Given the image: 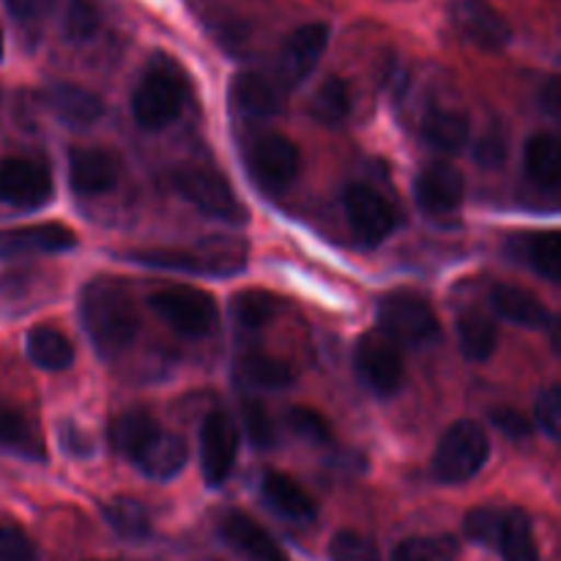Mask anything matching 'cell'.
<instances>
[{
  "label": "cell",
  "instance_id": "obj_1",
  "mask_svg": "<svg viewBox=\"0 0 561 561\" xmlns=\"http://www.w3.org/2000/svg\"><path fill=\"white\" fill-rule=\"evenodd\" d=\"M80 316L93 348L107 359L124 354L140 327L135 299L115 277H96L82 288Z\"/></svg>",
  "mask_w": 561,
  "mask_h": 561
},
{
  "label": "cell",
  "instance_id": "obj_2",
  "mask_svg": "<svg viewBox=\"0 0 561 561\" xmlns=\"http://www.w3.org/2000/svg\"><path fill=\"white\" fill-rule=\"evenodd\" d=\"M186 102V75L173 58L157 55L142 75L131 99L135 121L148 131H159L173 124Z\"/></svg>",
  "mask_w": 561,
  "mask_h": 561
},
{
  "label": "cell",
  "instance_id": "obj_3",
  "mask_svg": "<svg viewBox=\"0 0 561 561\" xmlns=\"http://www.w3.org/2000/svg\"><path fill=\"white\" fill-rule=\"evenodd\" d=\"M491 458V438L477 422L460 420L449 427L433 455V477L444 485L474 480Z\"/></svg>",
  "mask_w": 561,
  "mask_h": 561
},
{
  "label": "cell",
  "instance_id": "obj_4",
  "mask_svg": "<svg viewBox=\"0 0 561 561\" xmlns=\"http://www.w3.org/2000/svg\"><path fill=\"white\" fill-rule=\"evenodd\" d=\"M175 192L192 206L201 208L206 217L219 219L225 225H244L247 222V208L244 203L236 197L233 186L219 175L217 170L206 168H179L170 175Z\"/></svg>",
  "mask_w": 561,
  "mask_h": 561
},
{
  "label": "cell",
  "instance_id": "obj_5",
  "mask_svg": "<svg viewBox=\"0 0 561 561\" xmlns=\"http://www.w3.org/2000/svg\"><path fill=\"white\" fill-rule=\"evenodd\" d=\"M378 323L387 337L403 345H427L438 337L433 307L414 290H392L378 305Z\"/></svg>",
  "mask_w": 561,
  "mask_h": 561
},
{
  "label": "cell",
  "instance_id": "obj_6",
  "mask_svg": "<svg viewBox=\"0 0 561 561\" xmlns=\"http://www.w3.org/2000/svg\"><path fill=\"white\" fill-rule=\"evenodd\" d=\"M151 310L186 337H203L214 332L219 321V307L211 294L190 285H173V288L157 290L151 296Z\"/></svg>",
  "mask_w": 561,
  "mask_h": 561
},
{
  "label": "cell",
  "instance_id": "obj_7",
  "mask_svg": "<svg viewBox=\"0 0 561 561\" xmlns=\"http://www.w3.org/2000/svg\"><path fill=\"white\" fill-rule=\"evenodd\" d=\"M129 261L190 274H233L244 268V250L236 244H203L201 250H137Z\"/></svg>",
  "mask_w": 561,
  "mask_h": 561
},
{
  "label": "cell",
  "instance_id": "obj_8",
  "mask_svg": "<svg viewBox=\"0 0 561 561\" xmlns=\"http://www.w3.org/2000/svg\"><path fill=\"white\" fill-rule=\"evenodd\" d=\"M356 373L378 398H392L405 381V362L400 345L383 332H370L356 345Z\"/></svg>",
  "mask_w": 561,
  "mask_h": 561
},
{
  "label": "cell",
  "instance_id": "obj_9",
  "mask_svg": "<svg viewBox=\"0 0 561 561\" xmlns=\"http://www.w3.org/2000/svg\"><path fill=\"white\" fill-rule=\"evenodd\" d=\"M247 164H250L252 179L261 184V190L279 195L299 175V148L290 137L268 131L252 142L250 151H247Z\"/></svg>",
  "mask_w": 561,
  "mask_h": 561
},
{
  "label": "cell",
  "instance_id": "obj_10",
  "mask_svg": "<svg viewBox=\"0 0 561 561\" xmlns=\"http://www.w3.org/2000/svg\"><path fill=\"white\" fill-rule=\"evenodd\" d=\"M343 206L351 230L367 247L383 244L398 225V211L392 203L365 184H351L343 195Z\"/></svg>",
  "mask_w": 561,
  "mask_h": 561
},
{
  "label": "cell",
  "instance_id": "obj_11",
  "mask_svg": "<svg viewBox=\"0 0 561 561\" xmlns=\"http://www.w3.org/2000/svg\"><path fill=\"white\" fill-rule=\"evenodd\" d=\"M53 201V175L36 159L11 157L0 162V203L14 208H42Z\"/></svg>",
  "mask_w": 561,
  "mask_h": 561
},
{
  "label": "cell",
  "instance_id": "obj_12",
  "mask_svg": "<svg viewBox=\"0 0 561 561\" xmlns=\"http://www.w3.org/2000/svg\"><path fill=\"white\" fill-rule=\"evenodd\" d=\"M239 458V431L236 422L222 411L206 416L201 431V466L203 477L211 488H219L233 471Z\"/></svg>",
  "mask_w": 561,
  "mask_h": 561
},
{
  "label": "cell",
  "instance_id": "obj_13",
  "mask_svg": "<svg viewBox=\"0 0 561 561\" xmlns=\"http://www.w3.org/2000/svg\"><path fill=\"white\" fill-rule=\"evenodd\" d=\"M453 22L471 44L488 53H499L513 42V27L491 0H453Z\"/></svg>",
  "mask_w": 561,
  "mask_h": 561
},
{
  "label": "cell",
  "instance_id": "obj_14",
  "mask_svg": "<svg viewBox=\"0 0 561 561\" xmlns=\"http://www.w3.org/2000/svg\"><path fill=\"white\" fill-rule=\"evenodd\" d=\"M329 27L323 22H310L294 31L285 42L283 55H279V85L288 88L299 85L316 71L318 60L327 53Z\"/></svg>",
  "mask_w": 561,
  "mask_h": 561
},
{
  "label": "cell",
  "instance_id": "obj_15",
  "mask_svg": "<svg viewBox=\"0 0 561 561\" xmlns=\"http://www.w3.org/2000/svg\"><path fill=\"white\" fill-rule=\"evenodd\" d=\"M416 203L431 217H444V214L458 211L466 195V181L458 168L449 162H433L416 175L414 184Z\"/></svg>",
  "mask_w": 561,
  "mask_h": 561
},
{
  "label": "cell",
  "instance_id": "obj_16",
  "mask_svg": "<svg viewBox=\"0 0 561 561\" xmlns=\"http://www.w3.org/2000/svg\"><path fill=\"white\" fill-rule=\"evenodd\" d=\"M118 157L107 148H75L69 157V181L77 195H104L118 184Z\"/></svg>",
  "mask_w": 561,
  "mask_h": 561
},
{
  "label": "cell",
  "instance_id": "obj_17",
  "mask_svg": "<svg viewBox=\"0 0 561 561\" xmlns=\"http://www.w3.org/2000/svg\"><path fill=\"white\" fill-rule=\"evenodd\" d=\"M230 104L250 118H274L285 110V88L266 75L241 71L230 82Z\"/></svg>",
  "mask_w": 561,
  "mask_h": 561
},
{
  "label": "cell",
  "instance_id": "obj_18",
  "mask_svg": "<svg viewBox=\"0 0 561 561\" xmlns=\"http://www.w3.org/2000/svg\"><path fill=\"white\" fill-rule=\"evenodd\" d=\"M77 236L60 222L27 225V228L0 230V257H14L22 252H66L75 250Z\"/></svg>",
  "mask_w": 561,
  "mask_h": 561
},
{
  "label": "cell",
  "instance_id": "obj_19",
  "mask_svg": "<svg viewBox=\"0 0 561 561\" xmlns=\"http://www.w3.org/2000/svg\"><path fill=\"white\" fill-rule=\"evenodd\" d=\"M219 535L247 561H285V553L261 524L244 513H228L219 524Z\"/></svg>",
  "mask_w": 561,
  "mask_h": 561
},
{
  "label": "cell",
  "instance_id": "obj_20",
  "mask_svg": "<svg viewBox=\"0 0 561 561\" xmlns=\"http://www.w3.org/2000/svg\"><path fill=\"white\" fill-rule=\"evenodd\" d=\"M261 493L263 502H266L274 513L283 515V518L294 520V524H312V520H316V502H312L310 493H307L299 482L290 480L288 474L266 471L261 480Z\"/></svg>",
  "mask_w": 561,
  "mask_h": 561
},
{
  "label": "cell",
  "instance_id": "obj_21",
  "mask_svg": "<svg viewBox=\"0 0 561 561\" xmlns=\"http://www.w3.org/2000/svg\"><path fill=\"white\" fill-rule=\"evenodd\" d=\"M186 442L179 433L159 431L140 453L131 458V463L151 480H173L181 469L186 466Z\"/></svg>",
  "mask_w": 561,
  "mask_h": 561
},
{
  "label": "cell",
  "instance_id": "obj_22",
  "mask_svg": "<svg viewBox=\"0 0 561 561\" xmlns=\"http://www.w3.org/2000/svg\"><path fill=\"white\" fill-rule=\"evenodd\" d=\"M44 102L64 124L71 126H88L104 115L102 99L88 88L71 85V82H55L53 88H47Z\"/></svg>",
  "mask_w": 561,
  "mask_h": 561
},
{
  "label": "cell",
  "instance_id": "obj_23",
  "mask_svg": "<svg viewBox=\"0 0 561 561\" xmlns=\"http://www.w3.org/2000/svg\"><path fill=\"white\" fill-rule=\"evenodd\" d=\"M422 137L427 146H433L442 153H460L469 146L471 124L458 110L433 107L422 121Z\"/></svg>",
  "mask_w": 561,
  "mask_h": 561
},
{
  "label": "cell",
  "instance_id": "obj_24",
  "mask_svg": "<svg viewBox=\"0 0 561 561\" xmlns=\"http://www.w3.org/2000/svg\"><path fill=\"white\" fill-rule=\"evenodd\" d=\"M493 307L502 318H507L510 323H518L526 329H542L551 323V312L546 310L540 299L535 294L524 288H515V285H496L491 294Z\"/></svg>",
  "mask_w": 561,
  "mask_h": 561
},
{
  "label": "cell",
  "instance_id": "obj_25",
  "mask_svg": "<svg viewBox=\"0 0 561 561\" xmlns=\"http://www.w3.org/2000/svg\"><path fill=\"white\" fill-rule=\"evenodd\" d=\"M526 175L540 190L553 192L561 184V148L553 135H535L526 142Z\"/></svg>",
  "mask_w": 561,
  "mask_h": 561
},
{
  "label": "cell",
  "instance_id": "obj_26",
  "mask_svg": "<svg viewBox=\"0 0 561 561\" xmlns=\"http://www.w3.org/2000/svg\"><path fill=\"white\" fill-rule=\"evenodd\" d=\"M27 356L42 370L60 373L75 365V345L53 327H36L27 332Z\"/></svg>",
  "mask_w": 561,
  "mask_h": 561
},
{
  "label": "cell",
  "instance_id": "obj_27",
  "mask_svg": "<svg viewBox=\"0 0 561 561\" xmlns=\"http://www.w3.org/2000/svg\"><path fill=\"white\" fill-rule=\"evenodd\" d=\"M496 548L502 551L504 561H540L535 529L524 510H507L499 531Z\"/></svg>",
  "mask_w": 561,
  "mask_h": 561
},
{
  "label": "cell",
  "instance_id": "obj_28",
  "mask_svg": "<svg viewBox=\"0 0 561 561\" xmlns=\"http://www.w3.org/2000/svg\"><path fill=\"white\" fill-rule=\"evenodd\" d=\"M159 431H162V427H159L157 422H153V416L146 414V411H124V414L115 416L113 425H110V444H113L121 455H126V458L131 460Z\"/></svg>",
  "mask_w": 561,
  "mask_h": 561
},
{
  "label": "cell",
  "instance_id": "obj_29",
  "mask_svg": "<svg viewBox=\"0 0 561 561\" xmlns=\"http://www.w3.org/2000/svg\"><path fill=\"white\" fill-rule=\"evenodd\" d=\"M104 520L110 524V529L118 537L131 542H140L151 535V518H148V510L142 507L135 499H113L102 507Z\"/></svg>",
  "mask_w": 561,
  "mask_h": 561
},
{
  "label": "cell",
  "instance_id": "obj_30",
  "mask_svg": "<svg viewBox=\"0 0 561 561\" xmlns=\"http://www.w3.org/2000/svg\"><path fill=\"white\" fill-rule=\"evenodd\" d=\"M351 107H354V93H351L348 82L340 77H329L312 96L310 113L323 126H340L351 115Z\"/></svg>",
  "mask_w": 561,
  "mask_h": 561
},
{
  "label": "cell",
  "instance_id": "obj_31",
  "mask_svg": "<svg viewBox=\"0 0 561 561\" xmlns=\"http://www.w3.org/2000/svg\"><path fill=\"white\" fill-rule=\"evenodd\" d=\"M458 337L463 345V354L474 362H485L496 354L499 332L496 323L482 312H466L458 321Z\"/></svg>",
  "mask_w": 561,
  "mask_h": 561
},
{
  "label": "cell",
  "instance_id": "obj_32",
  "mask_svg": "<svg viewBox=\"0 0 561 561\" xmlns=\"http://www.w3.org/2000/svg\"><path fill=\"white\" fill-rule=\"evenodd\" d=\"M0 447L14 449L25 458H44V444L36 427L20 411H11L5 405H0Z\"/></svg>",
  "mask_w": 561,
  "mask_h": 561
},
{
  "label": "cell",
  "instance_id": "obj_33",
  "mask_svg": "<svg viewBox=\"0 0 561 561\" xmlns=\"http://www.w3.org/2000/svg\"><path fill=\"white\" fill-rule=\"evenodd\" d=\"M239 376L241 381L257 389H285L294 383V373L285 362L266 354H255V351L239 359Z\"/></svg>",
  "mask_w": 561,
  "mask_h": 561
},
{
  "label": "cell",
  "instance_id": "obj_34",
  "mask_svg": "<svg viewBox=\"0 0 561 561\" xmlns=\"http://www.w3.org/2000/svg\"><path fill=\"white\" fill-rule=\"evenodd\" d=\"M233 318L244 329H263L279 310V299L268 290H241L233 299Z\"/></svg>",
  "mask_w": 561,
  "mask_h": 561
},
{
  "label": "cell",
  "instance_id": "obj_35",
  "mask_svg": "<svg viewBox=\"0 0 561 561\" xmlns=\"http://www.w3.org/2000/svg\"><path fill=\"white\" fill-rule=\"evenodd\" d=\"M458 542L449 535L438 537H409L392 551L389 561H455Z\"/></svg>",
  "mask_w": 561,
  "mask_h": 561
},
{
  "label": "cell",
  "instance_id": "obj_36",
  "mask_svg": "<svg viewBox=\"0 0 561 561\" xmlns=\"http://www.w3.org/2000/svg\"><path fill=\"white\" fill-rule=\"evenodd\" d=\"M526 257H529L531 268L542 274L551 283H559V263H561V239L557 230L548 233H535L526 244Z\"/></svg>",
  "mask_w": 561,
  "mask_h": 561
},
{
  "label": "cell",
  "instance_id": "obj_37",
  "mask_svg": "<svg viewBox=\"0 0 561 561\" xmlns=\"http://www.w3.org/2000/svg\"><path fill=\"white\" fill-rule=\"evenodd\" d=\"M102 25L96 5L91 0H69L64 11V31L71 42H88Z\"/></svg>",
  "mask_w": 561,
  "mask_h": 561
},
{
  "label": "cell",
  "instance_id": "obj_38",
  "mask_svg": "<svg viewBox=\"0 0 561 561\" xmlns=\"http://www.w3.org/2000/svg\"><path fill=\"white\" fill-rule=\"evenodd\" d=\"M329 559L332 561H381V551L373 540L356 531H337L329 542Z\"/></svg>",
  "mask_w": 561,
  "mask_h": 561
},
{
  "label": "cell",
  "instance_id": "obj_39",
  "mask_svg": "<svg viewBox=\"0 0 561 561\" xmlns=\"http://www.w3.org/2000/svg\"><path fill=\"white\" fill-rule=\"evenodd\" d=\"M241 420H244V431L250 436V442L261 449L277 447V427H274L272 416L255 400H247L241 405Z\"/></svg>",
  "mask_w": 561,
  "mask_h": 561
},
{
  "label": "cell",
  "instance_id": "obj_40",
  "mask_svg": "<svg viewBox=\"0 0 561 561\" xmlns=\"http://www.w3.org/2000/svg\"><path fill=\"white\" fill-rule=\"evenodd\" d=\"M502 520L504 513L493 507H477L466 515V537L477 546L485 548H496L499 542V531H502Z\"/></svg>",
  "mask_w": 561,
  "mask_h": 561
},
{
  "label": "cell",
  "instance_id": "obj_41",
  "mask_svg": "<svg viewBox=\"0 0 561 561\" xmlns=\"http://www.w3.org/2000/svg\"><path fill=\"white\" fill-rule=\"evenodd\" d=\"M288 427L296 433L299 438L310 444H329L332 442V427H329L327 416L318 414L312 409H290L288 411Z\"/></svg>",
  "mask_w": 561,
  "mask_h": 561
},
{
  "label": "cell",
  "instance_id": "obj_42",
  "mask_svg": "<svg viewBox=\"0 0 561 561\" xmlns=\"http://www.w3.org/2000/svg\"><path fill=\"white\" fill-rule=\"evenodd\" d=\"M0 561H38V551L20 526L0 524Z\"/></svg>",
  "mask_w": 561,
  "mask_h": 561
},
{
  "label": "cell",
  "instance_id": "obj_43",
  "mask_svg": "<svg viewBox=\"0 0 561 561\" xmlns=\"http://www.w3.org/2000/svg\"><path fill=\"white\" fill-rule=\"evenodd\" d=\"M537 425L553 442L561 436V387H557V383L546 389L537 400Z\"/></svg>",
  "mask_w": 561,
  "mask_h": 561
},
{
  "label": "cell",
  "instance_id": "obj_44",
  "mask_svg": "<svg viewBox=\"0 0 561 561\" xmlns=\"http://www.w3.org/2000/svg\"><path fill=\"white\" fill-rule=\"evenodd\" d=\"M58 0H5V9L20 25L36 27L55 11Z\"/></svg>",
  "mask_w": 561,
  "mask_h": 561
},
{
  "label": "cell",
  "instance_id": "obj_45",
  "mask_svg": "<svg viewBox=\"0 0 561 561\" xmlns=\"http://www.w3.org/2000/svg\"><path fill=\"white\" fill-rule=\"evenodd\" d=\"M477 162L485 164V168H496V164L504 162L507 157V140H504L502 129H491L477 140L474 146Z\"/></svg>",
  "mask_w": 561,
  "mask_h": 561
},
{
  "label": "cell",
  "instance_id": "obj_46",
  "mask_svg": "<svg viewBox=\"0 0 561 561\" xmlns=\"http://www.w3.org/2000/svg\"><path fill=\"white\" fill-rule=\"evenodd\" d=\"M491 420L493 425H496L504 436L513 438V442H526V438L531 436L529 420H526L524 414H518L515 409H496L491 414Z\"/></svg>",
  "mask_w": 561,
  "mask_h": 561
},
{
  "label": "cell",
  "instance_id": "obj_47",
  "mask_svg": "<svg viewBox=\"0 0 561 561\" xmlns=\"http://www.w3.org/2000/svg\"><path fill=\"white\" fill-rule=\"evenodd\" d=\"M60 438H64L66 453H71L75 458H91L93 444H91V438H88V433H82L80 427H75V425H69V422H66Z\"/></svg>",
  "mask_w": 561,
  "mask_h": 561
},
{
  "label": "cell",
  "instance_id": "obj_48",
  "mask_svg": "<svg viewBox=\"0 0 561 561\" xmlns=\"http://www.w3.org/2000/svg\"><path fill=\"white\" fill-rule=\"evenodd\" d=\"M559 104H561L559 80L553 77V80H548L546 91H542V110H546L548 115H553V118H559Z\"/></svg>",
  "mask_w": 561,
  "mask_h": 561
},
{
  "label": "cell",
  "instance_id": "obj_49",
  "mask_svg": "<svg viewBox=\"0 0 561 561\" xmlns=\"http://www.w3.org/2000/svg\"><path fill=\"white\" fill-rule=\"evenodd\" d=\"M0 55H3V33H0Z\"/></svg>",
  "mask_w": 561,
  "mask_h": 561
}]
</instances>
